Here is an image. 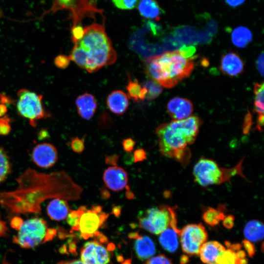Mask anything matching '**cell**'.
Here are the masks:
<instances>
[{
	"mask_svg": "<svg viewBox=\"0 0 264 264\" xmlns=\"http://www.w3.org/2000/svg\"><path fill=\"white\" fill-rule=\"evenodd\" d=\"M16 101L18 114L28 120L33 127L36 126L39 120L50 117V113L44 109L43 95L25 88H21L17 92Z\"/></svg>",
	"mask_w": 264,
	"mask_h": 264,
	"instance_id": "ba28073f",
	"label": "cell"
},
{
	"mask_svg": "<svg viewBox=\"0 0 264 264\" xmlns=\"http://www.w3.org/2000/svg\"><path fill=\"white\" fill-rule=\"evenodd\" d=\"M216 264H238L236 253L230 249H225L219 256Z\"/></svg>",
	"mask_w": 264,
	"mask_h": 264,
	"instance_id": "4dcf8cb0",
	"label": "cell"
},
{
	"mask_svg": "<svg viewBox=\"0 0 264 264\" xmlns=\"http://www.w3.org/2000/svg\"><path fill=\"white\" fill-rule=\"evenodd\" d=\"M179 236L182 251L190 255H198L201 246L206 242L207 232L200 223L190 224L180 229Z\"/></svg>",
	"mask_w": 264,
	"mask_h": 264,
	"instance_id": "30bf717a",
	"label": "cell"
},
{
	"mask_svg": "<svg viewBox=\"0 0 264 264\" xmlns=\"http://www.w3.org/2000/svg\"><path fill=\"white\" fill-rule=\"evenodd\" d=\"M10 121L7 115L0 117V136L6 135L9 133L11 130Z\"/></svg>",
	"mask_w": 264,
	"mask_h": 264,
	"instance_id": "836d02e7",
	"label": "cell"
},
{
	"mask_svg": "<svg viewBox=\"0 0 264 264\" xmlns=\"http://www.w3.org/2000/svg\"><path fill=\"white\" fill-rule=\"evenodd\" d=\"M138 10L143 17L157 21L163 11L156 0H141L138 5Z\"/></svg>",
	"mask_w": 264,
	"mask_h": 264,
	"instance_id": "cb8c5ba5",
	"label": "cell"
},
{
	"mask_svg": "<svg viewBox=\"0 0 264 264\" xmlns=\"http://www.w3.org/2000/svg\"><path fill=\"white\" fill-rule=\"evenodd\" d=\"M78 113L84 119L90 120L94 115L97 107L95 97L88 93H83L76 99Z\"/></svg>",
	"mask_w": 264,
	"mask_h": 264,
	"instance_id": "e0dca14e",
	"label": "cell"
},
{
	"mask_svg": "<svg viewBox=\"0 0 264 264\" xmlns=\"http://www.w3.org/2000/svg\"><path fill=\"white\" fill-rule=\"evenodd\" d=\"M243 159L232 168H224L212 159L201 158L193 168L194 180L200 186L207 187L229 181L237 175L244 177L242 169Z\"/></svg>",
	"mask_w": 264,
	"mask_h": 264,
	"instance_id": "5b68a950",
	"label": "cell"
},
{
	"mask_svg": "<svg viewBox=\"0 0 264 264\" xmlns=\"http://www.w3.org/2000/svg\"><path fill=\"white\" fill-rule=\"evenodd\" d=\"M146 152L142 148L136 149L133 153V160L134 162L143 161L146 159Z\"/></svg>",
	"mask_w": 264,
	"mask_h": 264,
	"instance_id": "f35d334b",
	"label": "cell"
},
{
	"mask_svg": "<svg viewBox=\"0 0 264 264\" xmlns=\"http://www.w3.org/2000/svg\"><path fill=\"white\" fill-rule=\"evenodd\" d=\"M202 123L199 117L191 115L159 125L155 132L161 154L186 166L191 157L189 146L195 141Z\"/></svg>",
	"mask_w": 264,
	"mask_h": 264,
	"instance_id": "7a4b0ae2",
	"label": "cell"
},
{
	"mask_svg": "<svg viewBox=\"0 0 264 264\" xmlns=\"http://www.w3.org/2000/svg\"><path fill=\"white\" fill-rule=\"evenodd\" d=\"M176 219L174 207L159 205L146 210L140 213L139 225L144 230L154 234H160Z\"/></svg>",
	"mask_w": 264,
	"mask_h": 264,
	"instance_id": "9c48e42d",
	"label": "cell"
},
{
	"mask_svg": "<svg viewBox=\"0 0 264 264\" xmlns=\"http://www.w3.org/2000/svg\"><path fill=\"white\" fill-rule=\"evenodd\" d=\"M189 257L186 255H182L180 259L181 264H186L189 262Z\"/></svg>",
	"mask_w": 264,
	"mask_h": 264,
	"instance_id": "816d5d0a",
	"label": "cell"
},
{
	"mask_svg": "<svg viewBox=\"0 0 264 264\" xmlns=\"http://www.w3.org/2000/svg\"><path fill=\"white\" fill-rule=\"evenodd\" d=\"M128 97L135 102L144 100L146 98L147 90L137 80L129 79L126 87Z\"/></svg>",
	"mask_w": 264,
	"mask_h": 264,
	"instance_id": "4316f807",
	"label": "cell"
},
{
	"mask_svg": "<svg viewBox=\"0 0 264 264\" xmlns=\"http://www.w3.org/2000/svg\"><path fill=\"white\" fill-rule=\"evenodd\" d=\"M16 181L15 190L0 192V205L11 214L40 213L45 200L77 199L82 191L63 171L45 174L28 168Z\"/></svg>",
	"mask_w": 264,
	"mask_h": 264,
	"instance_id": "6da1fadb",
	"label": "cell"
},
{
	"mask_svg": "<svg viewBox=\"0 0 264 264\" xmlns=\"http://www.w3.org/2000/svg\"><path fill=\"white\" fill-rule=\"evenodd\" d=\"M142 86L146 88V98L151 101L155 99L162 92V87L156 81L151 79L146 81Z\"/></svg>",
	"mask_w": 264,
	"mask_h": 264,
	"instance_id": "f546056e",
	"label": "cell"
},
{
	"mask_svg": "<svg viewBox=\"0 0 264 264\" xmlns=\"http://www.w3.org/2000/svg\"><path fill=\"white\" fill-rule=\"evenodd\" d=\"M70 61L69 56L60 54L55 57L54 64L57 67L65 69L68 66Z\"/></svg>",
	"mask_w": 264,
	"mask_h": 264,
	"instance_id": "e575fe53",
	"label": "cell"
},
{
	"mask_svg": "<svg viewBox=\"0 0 264 264\" xmlns=\"http://www.w3.org/2000/svg\"><path fill=\"white\" fill-rule=\"evenodd\" d=\"M31 157L33 162L42 168H49L56 163L58 154L56 147L49 143L37 144L33 148Z\"/></svg>",
	"mask_w": 264,
	"mask_h": 264,
	"instance_id": "4fadbf2b",
	"label": "cell"
},
{
	"mask_svg": "<svg viewBox=\"0 0 264 264\" xmlns=\"http://www.w3.org/2000/svg\"><path fill=\"white\" fill-rule=\"evenodd\" d=\"M103 180L110 189L114 191H121L127 186L128 174L121 167H109L104 172Z\"/></svg>",
	"mask_w": 264,
	"mask_h": 264,
	"instance_id": "5bb4252c",
	"label": "cell"
},
{
	"mask_svg": "<svg viewBox=\"0 0 264 264\" xmlns=\"http://www.w3.org/2000/svg\"><path fill=\"white\" fill-rule=\"evenodd\" d=\"M108 216L102 211V208L99 205L93 206L91 209H86L81 215L76 230L80 231L81 237L84 239L96 235Z\"/></svg>",
	"mask_w": 264,
	"mask_h": 264,
	"instance_id": "8fae6325",
	"label": "cell"
},
{
	"mask_svg": "<svg viewBox=\"0 0 264 264\" xmlns=\"http://www.w3.org/2000/svg\"><path fill=\"white\" fill-rule=\"evenodd\" d=\"M11 171L10 158L4 149L0 146V183L5 180Z\"/></svg>",
	"mask_w": 264,
	"mask_h": 264,
	"instance_id": "f1b7e54d",
	"label": "cell"
},
{
	"mask_svg": "<svg viewBox=\"0 0 264 264\" xmlns=\"http://www.w3.org/2000/svg\"><path fill=\"white\" fill-rule=\"evenodd\" d=\"M134 249L138 258L141 260H148L155 253L154 242L148 236H138L134 242Z\"/></svg>",
	"mask_w": 264,
	"mask_h": 264,
	"instance_id": "44dd1931",
	"label": "cell"
},
{
	"mask_svg": "<svg viewBox=\"0 0 264 264\" xmlns=\"http://www.w3.org/2000/svg\"><path fill=\"white\" fill-rule=\"evenodd\" d=\"M263 223L257 220H251L245 224L243 233L244 236L250 242H258L264 238Z\"/></svg>",
	"mask_w": 264,
	"mask_h": 264,
	"instance_id": "d4e9b609",
	"label": "cell"
},
{
	"mask_svg": "<svg viewBox=\"0 0 264 264\" xmlns=\"http://www.w3.org/2000/svg\"><path fill=\"white\" fill-rule=\"evenodd\" d=\"M195 51L193 46H183L151 56L146 61V72L161 87L172 88L190 75L197 58Z\"/></svg>",
	"mask_w": 264,
	"mask_h": 264,
	"instance_id": "3957f363",
	"label": "cell"
},
{
	"mask_svg": "<svg viewBox=\"0 0 264 264\" xmlns=\"http://www.w3.org/2000/svg\"><path fill=\"white\" fill-rule=\"evenodd\" d=\"M115 7L122 10H131L138 6L141 0H111Z\"/></svg>",
	"mask_w": 264,
	"mask_h": 264,
	"instance_id": "d6a6232c",
	"label": "cell"
},
{
	"mask_svg": "<svg viewBox=\"0 0 264 264\" xmlns=\"http://www.w3.org/2000/svg\"><path fill=\"white\" fill-rule=\"evenodd\" d=\"M84 34V27L81 25L72 26L71 29V39L75 44L80 40Z\"/></svg>",
	"mask_w": 264,
	"mask_h": 264,
	"instance_id": "74e56055",
	"label": "cell"
},
{
	"mask_svg": "<svg viewBox=\"0 0 264 264\" xmlns=\"http://www.w3.org/2000/svg\"><path fill=\"white\" fill-rule=\"evenodd\" d=\"M244 67L243 60L234 52H229L221 57L220 69L225 75L230 77L238 76L243 72Z\"/></svg>",
	"mask_w": 264,
	"mask_h": 264,
	"instance_id": "2e32d148",
	"label": "cell"
},
{
	"mask_svg": "<svg viewBox=\"0 0 264 264\" xmlns=\"http://www.w3.org/2000/svg\"><path fill=\"white\" fill-rule=\"evenodd\" d=\"M85 61L84 69L94 72L101 67L114 64L117 53L104 26L93 23L84 27L82 38L74 44Z\"/></svg>",
	"mask_w": 264,
	"mask_h": 264,
	"instance_id": "277c9868",
	"label": "cell"
},
{
	"mask_svg": "<svg viewBox=\"0 0 264 264\" xmlns=\"http://www.w3.org/2000/svg\"><path fill=\"white\" fill-rule=\"evenodd\" d=\"M56 264H85L81 260H72L68 261H62Z\"/></svg>",
	"mask_w": 264,
	"mask_h": 264,
	"instance_id": "c3c4849f",
	"label": "cell"
},
{
	"mask_svg": "<svg viewBox=\"0 0 264 264\" xmlns=\"http://www.w3.org/2000/svg\"><path fill=\"white\" fill-rule=\"evenodd\" d=\"M23 222V221L21 218L15 217L12 218L10 224L13 228L19 230Z\"/></svg>",
	"mask_w": 264,
	"mask_h": 264,
	"instance_id": "ee69618b",
	"label": "cell"
},
{
	"mask_svg": "<svg viewBox=\"0 0 264 264\" xmlns=\"http://www.w3.org/2000/svg\"><path fill=\"white\" fill-rule=\"evenodd\" d=\"M231 40L235 46L239 48H244L251 42L252 34L248 28L240 26L233 30Z\"/></svg>",
	"mask_w": 264,
	"mask_h": 264,
	"instance_id": "484cf974",
	"label": "cell"
},
{
	"mask_svg": "<svg viewBox=\"0 0 264 264\" xmlns=\"http://www.w3.org/2000/svg\"><path fill=\"white\" fill-rule=\"evenodd\" d=\"M257 67L262 76H264V53H262L258 57L257 62Z\"/></svg>",
	"mask_w": 264,
	"mask_h": 264,
	"instance_id": "7bdbcfd3",
	"label": "cell"
},
{
	"mask_svg": "<svg viewBox=\"0 0 264 264\" xmlns=\"http://www.w3.org/2000/svg\"><path fill=\"white\" fill-rule=\"evenodd\" d=\"M66 200L55 198L52 199L47 204L46 212L52 220L61 221L66 219L70 211Z\"/></svg>",
	"mask_w": 264,
	"mask_h": 264,
	"instance_id": "ffe728a7",
	"label": "cell"
},
{
	"mask_svg": "<svg viewBox=\"0 0 264 264\" xmlns=\"http://www.w3.org/2000/svg\"><path fill=\"white\" fill-rule=\"evenodd\" d=\"M106 104L112 112L120 115L127 110L129 105V98L122 90H115L108 95Z\"/></svg>",
	"mask_w": 264,
	"mask_h": 264,
	"instance_id": "ac0fdd59",
	"label": "cell"
},
{
	"mask_svg": "<svg viewBox=\"0 0 264 264\" xmlns=\"http://www.w3.org/2000/svg\"><path fill=\"white\" fill-rule=\"evenodd\" d=\"M70 146L74 152L81 153L85 149L84 141L77 137L73 138L70 142Z\"/></svg>",
	"mask_w": 264,
	"mask_h": 264,
	"instance_id": "8d00e7d4",
	"label": "cell"
},
{
	"mask_svg": "<svg viewBox=\"0 0 264 264\" xmlns=\"http://www.w3.org/2000/svg\"><path fill=\"white\" fill-rule=\"evenodd\" d=\"M6 230L5 222L0 219V233H4Z\"/></svg>",
	"mask_w": 264,
	"mask_h": 264,
	"instance_id": "f907efd6",
	"label": "cell"
},
{
	"mask_svg": "<svg viewBox=\"0 0 264 264\" xmlns=\"http://www.w3.org/2000/svg\"><path fill=\"white\" fill-rule=\"evenodd\" d=\"M226 3L231 7H237L242 5L245 0H225Z\"/></svg>",
	"mask_w": 264,
	"mask_h": 264,
	"instance_id": "bcb514c9",
	"label": "cell"
},
{
	"mask_svg": "<svg viewBox=\"0 0 264 264\" xmlns=\"http://www.w3.org/2000/svg\"><path fill=\"white\" fill-rule=\"evenodd\" d=\"M167 110L173 120H180L191 116L193 106L189 100L176 97L167 103Z\"/></svg>",
	"mask_w": 264,
	"mask_h": 264,
	"instance_id": "9a60e30c",
	"label": "cell"
},
{
	"mask_svg": "<svg viewBox=\"0 0 264 264\" xmlns=\"http://www.w3.org/2000/svg\"><path fill=\"white\" fill-rule=\"evenodd\" d=\"M145 264H173L172 261L163 254L152 257L147 260Z\"/></svg>",
	"mask_w": 264,
	"mask_h": 264,
	"instance_id": "d590c367",
	"label": "cell"
},
{
	"mask_svg": "<svg viewBox=\"0 0 264 264\" xmlns=\"http://www.w3.org/2000/svg\"><path fill=\"white\" fill-rule=\"evenodd\" d=\"M3 16V12L1 8L0 7V19Z\"/></svg>",
	"mask_w": 264,
	"mask_h": 264,
	"instance_id": "f5cc1de1",
	"label": "cell"
},
{
	"mask_svg": "<svg viewBox=\"0 0 264 264\" xmlns=\"http://www.w3.org/2000/svg\"><path fill=\"white\" fill-rule=\"evenodd\" d=\"M80 256L85 264H108L110 261L107 249L96 241L87 242L81 250Z\"/></svg>",
	"mask_w": 264,
	"mask_h": 264,
	"instance_id": "7c38bea8",
	"label": "cell"
},
{
	"mask_svg": "<svg viewBox=\"0 0 264 264\" xmlns=\"http://www.w3.org/2000/svg\"><path fill=\"white\" fill-rule=\"evenodd\" d=\"M7 110V106L5 104L0 103V117L6 115Z\"/></svg>",
	"mask_w": 264,
	"mask_h": 264,
	"instance_id": "681fc988",
	"label": "cell"
},
{
	"mask_svg": "<svg viewBox=\"0 0 264 264\" xmlns=\"http://www.w3.org/2000/svg\"><path fill=\"white\" fill-rule=\"evenodd\" d=\"M225 250V247L217 241L205 242L201 246L199 255L202 262L206 264H216L219 256Z\"/></svg>",
	"mask_w": 264,
	"mask_h": 264,
	"instance_id": "d6986e66",
	"label": "cell"
},
{
	"mask_svg": "<svg viewBox=\"0 0 264 264\" xmlns=\"http://www.w3.org/2000/svg\"><path fill=\"white\" fill-rule=\"evenodd\" d=\"M225 216L221 207L218 209L207 207L203 211L202 219L208 225L214 226L222 220Z\"/></svg>",
	"mask_w": 264,
	"mask_h": 264,
	"instance_id": "83f0119b",
	"label": "cell"
},
{
	"mask_svg": "<svg viewBox=\"0 0 264 264\" xmlns=\"http://www.w3.org/2000/svg\"><path fill=\"white\" fill-rule=\"evenodd\" d=\"M55 233L44 219L33 218L23 221L13 241L22 248H32L52 239Z\"/></svg>",
	"mask_w": 264,
	"mask_h": 264,
	"instance_id": "8992f818",
	"label": "cell"
},
{
	"mask_svg": "<svg viewBox=\"0 0 264 264\" xmlns=\"http://www.w3.org/2000/svg\"><path fill=\"white\" fill-rule=\"evenodd\" d=\"M242 243L247 251L249 256L252 257L255 253V247L252 242L247 240H244Z\"/></svg>",
	"mask_w": 264,
	"mask_h": 264,
	"instance_id": "ab89813d",
	"label": "cell"
},
{
	"mask_svg": "<svg viewBox=\"0 0 264 264\" xmlns=\"http://www.w3.org/2000/svg\"><path fill=\"white\" fill-rule=\"evenodd\" d=\"M118 156L117 155H111L108 156L106 158V162L108 164L115 165L117 161Z\"/></svg>",
	"mask_w": 264,
	"mask_h": 264,
	"instance_id": "7dc6e473",
	"label": "cell"
},
{
	"mask_svg": "<svg viewBox=\"0 0 264 264\" xmlns=\"http://www.w3.org/2000/svg\"><path fill=\"white\" fill-rule=\"evenodd\" d=\"M180 229L176 230L169 226L159 235V240L162 247L170 252H175L178 245V236Z\"/></svg>",
	"mask_w": 264,
	"mask_h": 264,
	"instance_id": "603a6c76",
	"label": "cell"
},
{
	"mask_svg": "<svg viewBox=\"0 0 264 264\" xmlns=\"http://www.w3.org/2000/svg\"><path fill=\"white\" fill-rule=\"evenodd\" d=\"M225 245L228 249L232 250L233 251L236 252L237 251L241 249L242 247V244L239 243L231 244L230 242L226 241L225 242Z\"/></svg>",
	"mask_w": 264,
	"mask_h": 264,
	"instance_id": "f6af8a7d",
	"label": "cell"
},
{
	"mask_svg": "<svg viewBox=\"0 0 264 264\" xmlns=\"http://www.w3.org/2000/svg\"><path fill=\"white\" fill-rule=\"evenodd\" d=\"M264 84L256 83L254 85V105L253 110L257 114L256 128L259 131L263 130L264 126Z\"/></svg>",
	"mask_w": 264,
	"mask_h": 264,
	"instance_id": "7402d4cb",
	"label": "cell"
},
{
	"mask_svg": "<svg viewBox=\"0 0 264 264\" xmlns=\"http://www.w3.org/2000/svg\"><path fill=\"white\" fill-rule=\"evenodd\" d=\"M235 217L232 215L225 216L222 220L223 226L227 229H231L234 225Z\"/></svg>",
	"mask_w": 264,
	"mask_h": 264,
	"instance_id": "b9f144b4",
	"label": "cell"
},
{
	"mask_svg": "<svg viewBox=\"0 0 264 264\" xmlns=\"http://www.w3.org/2000/svg\"><path fill=\"white\" fill-rule=\"evenodd\" d=\"M135 144V141L131 138L125 139L122 142L124 150L127 152H132L134 148Z\"/></svg>",
	"mask_w": 264,
	"mask_h": 264,
	"instance_id": "60d3db41",
	"label": "cell"
},
{
	"mask_svg": "<svg viewBox=\"0 0 264 264\" xmlns=\"http://www.w3.org/2000/svg\"><path fill=\"white\" fill-rule=\"evenodd\" d=\"M52 5L44 11L38 19H43L46 15L55 14L62 10L69 11L72 26L81 25L86 17H94L97 13L102 14L103 11L98 8L94 0H51Z\"/></svg>",
	"mask_w": 264,
	"mask_h": 264,
	"instance_id": "52a82bcc",
	"label": "cell"
},
{
	"mask_svg": "<svg viewBox=\"0 0 264 264\" xmlns=\"http://www.w3.org/2000/svg\"><path fill=\"white\" fill-rule=\"evenodd\" d=\"M86 209L85 206H81L77 210L70 211L69 213L66 217L67 222L73 230H76L81 215Z\"/></svg>",
	"mask_w": 264,
	"mask_h": 264,
	"instance_id": "1f68e13d",
	"label": "cell"
}]
</instances>
